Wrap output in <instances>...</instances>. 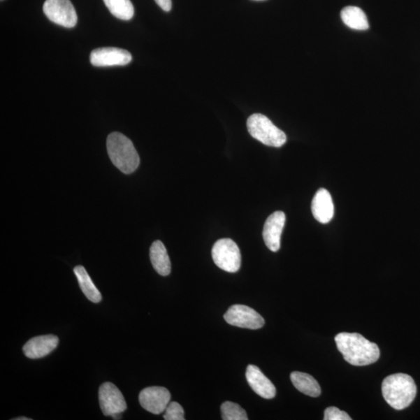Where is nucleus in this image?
<instances>
[{
  "label": "nucleus",
  "mask_w": 420,
  "mask_h": 420,
  "mask_svg": "<svg viewBox=\"0 0 420 420\" xmlns=\"http://www.w3.org/2000/svg\"><path fill=\"white\" fill-rule=\"evenodd\" d=\"M108 154L115 166L129 175L139 167L140 159L137 151L128 137L120 133H113L107 139Z\"/></svg>",
  "instance_id": "obj_3"
},
{
  "label": "nucleus",
  "mask_w": 420,
  "mask_h": 420,
  "mask_svg": "<svg viewBox=\"0 0 420 420\" xmlns=\"http://www.w3.org/2000/svg\"><path fill=\"white\" fill-rule=\"evenodd\" d=\"M100 407L106 417H113L127 410V404L120 390L111 382L101 385L99 392Z\"/></svg>",
  "instance_id": "obj_8"
},
{
  "label": "nucleus",
  "mask_w": 420,
  "mask_h": 420,
  "mask_svg": "<svg viewBox=\"0 0 420 420\" xmlns=\"http://www.w3.org/2000/svg\"><path fill=\"white\" fill-rule=\"evenodd\" d=\"M212 257L215 263L226 272L236 273L242 265L239 247L229 238L217 240L212 247Z\"/></svg>",
  "instance_id": "obj_5"
},
{
  "label": "nucleus",
  "mask_w": 420,
  "mask_h": 420,
  "mask_svg": "<svg viewBox=\"0 0 420 420\" xmlns=\"http://www.w3.org/2000/svg\"><path fill=\"white\" fill-rule=\"evenodd\" d=\"M59 342L58 337L54 335L34 337L25 343L23 347L24 354L30 359H40L56 349Z\"/></svg>",
  "instance_id": "obj_12"
},
{
  "label": "nucleus",
  "mask_w": 420,
  "mask_h": 420,
  "mask_svg": "<svg viewBox=\"0 0 420 420\" xmlns=\"http://www.w3.org/2000/svg\"><path fill=\"white\" fill-rule=\"evenodd\" d=\"M155 1L163 10L168 12L171 10V0H155Z\"/></svg>",
  "instance_id": "obj_23"
},
{
  "label": "nucleus",
  "mask_w": 420,
  "mask_h": 420,
  "mask_svg": "<svg viewBox=\"0 0 420 420\" xmlns=\"http://www.w3.org/2000/svg\"><path fill=\"white\" fill-rule=\"evenodd\" d=\"M150 258L154 270L158 274L166 277L171 273V264L166 247L161 242L156 240L150 249Z\"/></svg>",
  "instance_id": "obj_15"
},
{
  "label": "nucleus",
  "mask_w": 420,
  "mask_h": 420,
  "mask_svg": "<svg viewBox=\"0 0 420 420\" xmlns=\"http://www.w3.org/2000/svg\"><path fill=\"white\" fill-rule=\"evenodd\" d=\"M325 420H350V417L346 412L342 411L336 407H328L325 411Z\"/></svg>",
  "instance_id": "obj_22"
},
{
  "label": "nucleus",
  "mask_w": 420,
  "mask_h": 420,
  "mask_svg": "<svg viewBox=\"0 0 420 420\" xmlns=\"http://www.w3.org/2000/svg\"><path fill=\"white\" fill-rule=\"evenodd\" d=\"M335 341L344 359L354 366H368L380 358L377 344L361 334L342 333L335 337Z\"/></svg>",
  "instance_id": "obj_1"
},
{
  "label": "nucleus",
  "mask_w": 420,
  "mask_h": 420,
  "mask_svg": "<svg viewBox=\"0 0 420 420\" xmlns=\"http://www.w3.org/2000/svg\"><path fill=\"white\" fill-rule=\"evenodd\" d=\"M89 59L94 66H125L132 61V55L118 48H101L91 53Z\"/></svg>",
  "instance_id": "obj_10"
},
{
  "label": "nucleus",
  "mask_w": 420,
  "mask_h": 420,
  "mask_svg": "<svg viewBox=\"0 0 420 420\" xmlns=\"http://www.w3.org/2000/svg\"><path fill=\"white\" fill-rule=\"evenodd\" d=\"M314 217L321 224H328L334 217V204L331 194L325 189L316 192L312 203Z\"/></svg>",
  "instance_id": "obj_14"
},
{
  "label": "nucleus",
  "mask_w": 420,
  "mask_h": 420,
  "mask_svg": "<svg viewBox=\"0 0 420 420\" xmlns=\"http://www.w3.org/2000/svg\"><path fill=\"white\" fill-rule=\"evenodd\" d=\"M251 136L265 145L281 147L287 142L286 134L275 126L270 119L261 114H254L247 121Z\"/></svg>",
  "instance_id": "obj_4"
},
{
  "label": "nucleus",
  "mask_w": 420,
  "mask_h": 420,
  "mask_svg": "<svg viewBox=\"0 0 420 420\" xmlns=\"http://www.w3.org/2000/svg\"><path fill=\"white\" fill-rule=\"evenodd\" d=\"M341 18L343 23L351 29L365 31L369 29L366 13L356 6H347L344 8L341 11Z\"/></svg>",
  "instance_id": "obj_17"
},
{
  "label": "nucleus",
  "mask_w": 420,
  "mask_h": 420,
  "mask_svg": "<svg viewBox=\"0 0 420 420\" xmlns=\"http://www.w3.org/2000/svg\"><path fill=\"white\" fill-rule=\"evenodd\" d=\"M254 1H261V0H254Z\"/></svg>",
  "instance_id": "obj_25"
},
{
  "label": "nucleus",
  "mask_w": 420,
  "mask_h": 420,
  "mask_svg": "<svg viewBox=\"0 0 420 420\" xmlns=\"http://www.w3.org/2000/svg\"><path fill=\"white\" fill-rule=\"evenodd\" d=\"M286 222V215L284 212L277 211L268 217L263 229V239L268 249L273 252L280 249L282 232Z\"/></svg>",
  "instance_id": "obj_11"
},
{
  "label": "nucleus",
  "mask_w": 420,
  "mask_h": 420,
  "mask_svg": "<svg viewBox=\"0 0 420 420\" xmlns=\"http://www.w3.org/2000/svg\"><path fill=\"white\" fill-rule=\"evenodd\" d=\"M222 415L224 420H247L246 411L235 403L225 402L222 405Z\"/></svg>",
  "instance_id": "obj_20"
},
{
  "label": "nucleus",
  "mask_w": 420,
  "mask_h": 420,
  "mask_svg": "<svg viewBox=\"0 0 420 420\" xmlns=\"http://www.w3.org/2000/svg\"><path fill=\"white\" fill-rule=\"evenodd\" d=\"M73 272L77 277L80 287L82 293L85 294L87 298L95 304L101 302L102 296L98 288L94 284L91 277H89L85 268L82 266H78L74 268Z\"/></svg>",
  "instance_id": "obj_18"
},
{
  "label": "nucleus",
  "mask_w": 420,
  "mask_h": 420,
  "mask_svg": "<svg viewBox=\"0 0 420 420\" xmlns=\"http://www.w3.org/2000/svg\"><path fill=\"white\" fill-rule=\"evenodd\" d=\"M104 2L114 17L123 20L133 17L134 6L130 0H104Z\"/></svg>",
  "instance_id": "obj_19"
},
{
  "label": "nucleus",
  "mask_w": 420,
  "mask_h": 420,
  "mask_svg": "<svg viewBox=\"0 0 420 420\" xmlns=\"http://www.w3.org/2000/svg\"><path fill=\"white\" fill-rule=\"evenodd\" d=\"M13 420H31V419L27 418V417H18V418L13 419Z\"/></svg>",
  "instance_id": "obj_24"
},
{
  "label": "nucleus",
  "mask_w": 420,
  "mask_h": 420,
  "mask_svg": "<svg viewBox=\"0 0 420 420\" xmlns=\"http://www.w3.org/2000/svg\"><path fill=\"white\" fill-rule=\"evenodd\" d=\"M224 317L229 325L239 328L259 329L265 325L263 317L253 308L246 305H232Z\"/></svg>",
  "instance_id": "obj_7"
},
{
  "label": "nucleus",
  "mask_w": 420,
  "mask_h": 420,
  "mask_svg": "<svg viewBox=\"0 0 420 420\" xmlns=\"http://www.w3.org/2000/svg\"><path fill=\"white\" fill-rule=\"evenodd\" d=\"M170 391L164 387H149L140 391L139 401L144 410L158 415L166 410L171 403Z\"/></svg>",
  "instance_id": "obj_9"
},
{
  "label": "nucleus",
  "mask_w": 420,
  "mask_h": 420,
  "mask_svg": "<svg viewBox=\"0 0 420 420\" xmlns=\"http://www.w3.org/2000/svg\"><path fill=\"white\" fill-rule=\"evenodd\" d=\"M382 389L385 401L396 410L407 408L417 393V385L412 377L402 373L384 378Z\"/></svg>",
  "instance_id": "obj_2"
},
{
  "label": "nucleus",
  "mask_w": 420,
  "mask_h": 420,
  "mask_svg": "<svg viewBox=\"0 0 420 420\" xmlns=\"http://www.w3.org/2000/svg\"><path fill=\"white\" fill-rule=\"evenodd\" d=\"M246 379L252 389L261 398L271 399L277 394V389H275L274 384L254 365L247 366Z\"/></svg>",
  "instance_id": "obj_13"
},
{
  "label": "nucleus",
  "mask_w": 420,
  "mask_h": 420,
  "mask_svg": "<svg viewBox=\"0 0 420 420\" xmlns=\"http://www.w3.org/2000/svg\"><path fill=\"white\" fill-rule=\"evenodd\" d=\"M164 419L165 420H184V411L180 404L176 402H171L165 410Z\"/></svg>",
  "instance_id": "obj_21"
},
{
  "label": "nucleus",
  "mask_w": 420,
  "mask_h": 420,
  "mask_svg": "<svg viewBox=\"0 0 420 420\" xmlns=\"http://www.w3.org/2000/svg\"><path fill=\"white\" fill-rule=\"evenodd\" d=\"M291 379L294 387L301 393L314 398L321 395L320 385L312 375L294 371L291 375Z\"/></svg>",
  "instance_id": "obj_16"
},
{
  "label": "nucleus",
  "mask_w": 420,
  "mask_h": 420,
  "mask_svg": "<svg viewBox=\"0 0 420 420\" xmlns=\"http://www.w3.org/2000/svg\"><path fill=\"white\" fill-rule=\"evenodd\" d=\"M43 11L51 22L71 29L78 23V15L70 0H46Z\"/></svg>",
  "instance_id": "obj_6"
}]
</instances>
